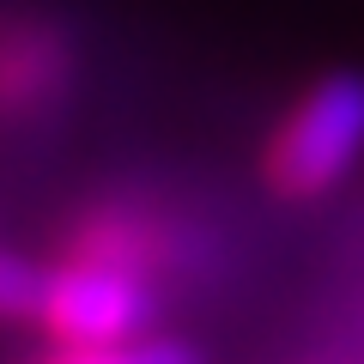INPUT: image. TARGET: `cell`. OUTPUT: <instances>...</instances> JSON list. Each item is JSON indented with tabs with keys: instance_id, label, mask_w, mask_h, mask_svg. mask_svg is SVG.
<instances>
[{
	"instance_id": "obj_2",
	"label": "cell",
	"mask_w": 364,
	"mask_h": 364,
	"mask_svg": "<svg viewBox=\"0 0 364 364\" xmlns=\"http://www.w3.org/2000/svg\"><path fill=\"white\" fill-rule=\"evenodd\" d=\"M152 310H158L152 286H146L128 261L79 255L67 267H49L37 322L61 346H116V340H140L146 322H152Z\"/></svg>"
},
{
	"instance_id": "obj_3",
	"label": "cell",
	"mask_w": 364,
	"mask_h": 364,
	"mask_svg": "<svg viewBox=\"0 0 364 364\" xmlns=\"http://www.w3.org/2000/svg\"><path fill=\"white\" fill-rule=\"evenodd\" d=\"M43 364H200V352L188 340L140 334V340H116V346H61Z\"/></svg>"
},
{
	"instance_id": "obj_1",
	"label": "cell",
	"mask_w": 364,
	"mask_h": 364,
	"mask_svg": "<svg viewBox=\"0 0 364 364\" xmlns=\"http://www.w3.org/2000/svg\"><path fill=\"white\" fill-rule=\"evenodd\" d=\"M358 158H364V73L334 67L291 104L286 128L273 134L267 182L286 200H316L340 188L358 170Z\"/></svg>"
},
{
	"instance_id": "obj_4",
	"label": "cell",
	"mask_w": 364,
	"mask_h": 364,
	"mask_svg": "<svg viewBox=\"0 0 364 364\" xmlns=\"http://www.w3.org/2000/svg\"><path fill=\"white\" fill-rule=\"evenodd\" d=\"M43 279H49V267H37L31 255L0 243V322H37Z\"/></svg>"
}]
</instances>
